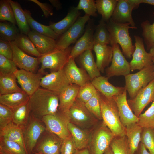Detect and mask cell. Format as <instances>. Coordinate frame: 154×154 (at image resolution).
Segmentation results:
<instances>
[{"instance_id":"cell-1","label":"cell","mask_w":154,"mask_h":154,"mask_svg":"<svg viewBox=\"0 0 154 154\" xmlns=\"http://www.w3.org/2000/svg\"><path fill=\"white\" fill-rule=\"evenodd\" d=\"M30 114L41 120L46 115L53 114L58 110V93L39 88L31 96L28 102Z\"/></svg>"},{"instance_id":"cell-2","label":"cell","mask_w":154,"mask_h":154,"mask_svg":"<svg viewBox=\"0 0 154 154\" xmlns=\"http://www.w3.org/2000/svg\"><path fill=\"white\" fill-rule=\"evenodd\" d=\"M98 92L103 124L109 129L115 137L126 135L125 127L121 122L118 107L113 97H106Z\"/></svg>"},{"instance_id":"cell-3","label":"cell","mask_w":154,"mask_h":154,"mask_svg":"<svg viewBox=\"0 0 154 154\" xmlns=\"http://www.w3.org/2000/svg\"><path fill=\"white\" fill-rule=\"evenodd\" d=\"M130 25L129 23L116 22L111 18L106 23L107 28L110 36L111 46L115 44H119L123 54L129 58H131L135 49L129 35V29H137V27Z\"/></svg>"},{"instance_id":"cell-4","label":"cell","mask_w":154,"mask_h":154,"mask_svg":"<svg viewBox=\"0 0 154 154\" xmlns=\"http://www.w3.org/2000/svg\"><path fill=\"white\" fill-rule=\"evenodd\" d=\"M125 77V87L130 99H133L154 79V65L145 67L136 73L129 74Z\"/></svg>"},{"instance_id":"cell-5","label":"cell","mask_w":154,"mask_h":154,"mask_svg":"<svg viewBox=\"0 0 154 154\" xmlns=\"http://www.w3.org/2000/svg\"><path fill=\"white\" fill-rule=\"evenodd\" d=\"M41 121L47 130L62 139H65L71 135L68 128L69 121L68 113L58 110L54 114L43 116Z\"/></svg>"},{"instance_id":"cell-6","label":"cell","mask_w":154,"mask_h":154,"mask_svg":"<svg viewBox=\"0 0 154 154\" xmlns=\"http://www.w3.org/2000/svg\"><path fill=\"white\" fill-rule=\"evenodd\" d=\"M72 48L70 46L64 49H56L39 57L41 66L39 70L44 72L45 69H48L52 72L63 69L70 58Z\"/></svg>"},{"instance_id":"cell-7","label":"cell","mask_w":154,"mask_h":154,"mask_svg":"<svg viewBox=\"0 0 154 154\" xmlns=\"http://www.w3.org/2000/svg\"><path fill=\"white\" fill-rule=\"evenodd\" d=\"M22 129L25 149L27 154H30L42 134L46 129L41 120L30 114L28 123Z\"/></svg>"},{"instance_id":"cell-8","label":"cell","mask_w":154,"mask_h":154,"mask_svg":"<svg viewBox=\"0 0 154 154\" xmlns=\"http://www.w3.org/2000/svg\"><path fill=\"white\" fill-rule=\"evenodd\" d=\"M70 122L78 127L88 128L95 122V117L77 98L68 113Z\"/></svg>"},{"instance_id":"cell-9","label":"cell","mask_w":154,"mask_h":154,"mask_svg":"<svg viewBox=\"0 0 154 154\" xmlns=\"http://www.w3.org/2000/svg\"><path fill=\"white\" fill-rule=\"evenodd\" d=\"M90 17L86 15L79 17L75 23L64 33L60 35L56 40L57 48L66 49L76 41L83 33L85 24L90 19Z\"/></svg>"},{"instance_id":"cell-10","label":"cell","mask_w":154,"mask_h":154,"mask_svg":"<svg viewBox=\"0 0 154 154\" xmlns=\"http://www.w3.org/2000/svg\"><path fill=\"white\" fill-rule=\"evenodd\" d=\"M113 56L111 64L106 70V76L110 78L115 76H123L130 74L131 68L129 63L120 50L119 45L113 44Z\"/></svg>"},{"instance_id":"cell-11","label":"cell","mask_w":154,"mask_h":154,"mask_svg":"<svg viewBox=\"0 0 154 154\" xmlns=\"http://www.w3.org/2000/svg\"><path fill=\"white\" fill-rule=\"evenodd\" d=\"M62 141V139L46 129L40 136L32 153L60 154Z\"/></svg>"},{"instance_id":"cell-12","label":"cell","mask_w":154,"mask_h":154,"mask_svg":"<svg viewBox=\"0 0 154 154\" xmlns=\"http://www.w3.org/2000/svg\"><path fill=\"white\" fill-rule=\"evenodd\" d=\"M44 74V72L39 70L37 73H34L20 69L14 73L21 88L30 96L40 88L41 79Z\"/></svg>"},{"instance_id":"cell-13","label":"cell","mask_w":154,"mask_h":154,"mask_svg":"<svg viewBox=\"0 0 154 154\" xmlns=\"http://www.w3.org/2000/svg\"><path fill=\"white\" fill-rule=\"evenodd\" d=\"M134 37L135 49L132 55V59L129 63L132 71L140 70L154 64L151 55L145 50L142 38L137 35L134 36Z\"/></svg>"},{"instance_id":"cell-14","label":"cell","mask_w":154,"mask_h":154,"mask_svg":"<svg viewBox=\"0 0 154 154\" xmlns=\"http://www.w3.org/2000/svg\"><path fill=\"white\" fill-rule=\"evenodd\" d=\"M139 5L137 0H118L111 18L116 22L129 23L131 26L136 27L132 17V11Z\"/></svg>"},{"instance_id":"cell-15","label":"cell","mask_w":154,"mask_h":154,"mask_svg":"<svg viewBox=\"0 0 154 154\" xmlns=\"http://www.w3.org/2000/svg\"><path fill=\"white\" fill-rule=\"evenodd\" d=\"M114 137L109 129L102 123L91 138L90 144L92 154H104Z\"/></svg>"},{"instance_id":"cell-16","label":"cell","mask_w":154,"mask_h":154,"mask_svg":"<svg viewBox=\"0 0 154 154\" xmlns=\"http://www.w3.org/2000/svg\"><path fill=\"white\" fill-rule=\"evenodd\" d=\"M127 101L131 110L138 117L146 106L154 101V79L141 89L134 98Z\"/></svg>"},{"instance_id":"cell-17","label":"cell","mask_w":154,"mask_h":154,"mask_svg":"<svg viewBox=\"0 0 154 154\" xmlns=\"http://www.w3.org/2000/svg\"><path fill=\"white\" fill-rule=\"evenodd\" d=\"M13 51V60L20 69L36 73L40 63L39 58L26 54L17 45L14 41L10 42Z\"/></svg>"},{"instance_id":"cell-18","label":"cell","mask_w":154,"mask_h":154,"mask_svg":"<svg viewBox=\"0 0 154 154\" xmlns=\"http://www.w3.org/2000/svg\"><path fill=\"white\" fill-rule=\"evenodd\" d=\"M83 34L76 41L74 46L72 47L70 58L74 59L85 51L92 50L94 45V34L95 27L93 19H90Z\"/></svg>"},{"instance_id":"cell-19","label":"cell","mask_w":154,"mask_h":154,"mask_svg":"<svg viewBox=\"0 0 154 154\" xmlns=\"http://www.w3.org/2000/svg\"><path fill=\"white\" fill-rule=\"evenodd\" d=\"M70 84L63 69L50 72L42 76L41 79L40 86L59 93Z\"/></svg>"},{"instance_id":"cell-20","label":"cell","mask_w":154,"mask_h":154,"mask_svg":"<svg viewBox=\"0 0 154 154\" xmlns=\"http://www.w3.org/2000/svg\"><path fill=\"white\" fill-rule=\"evenodd\" d=\"M75 59L70 58L63 69L70 83L81 87L91 82V80L85 70L78 67Z\"/></svg>"},{"instance_id":"cell-21","label":"cell","mask_w":154,"mask_h":154,"mask_svg":"<svg viewBox=\"0 0 154 154\" xmlns=\"http://www.w3.org/2000/svg\"><path fill=\"white\" fill-rule=\"evenodd\" d=\"M118 110L121 122L125 127L128 125L138 122V119L131 110L127 99V90L113 97Z\"/></svg>"},{"instance_id":"cell-22","label":"cell","mask_w":154,"mask_h":154,"mask_svg":"<svg viewBox=\"0 0 154 154\" xmlns=\"http://www.w3.org/2000/svg\"><path fill=\"white\" fill-rule=\"evenodd\" d=\"M38 52L43 55L57 49L56 40L54 38L31 31L27 35Z\"/></svg>"},{"instance_id":"cell-23","label":"cell","mask_w":154,"mask_h":154,"mask_svg":"<svg viewBox=\"0 0 154 154\" xmlns=\"http://www.w3.org/2000/svg\"><path fill=\"white\" fill-rule=\"evenodd\" d=\"M80 87L75 84H71L58 93L59 110L68 113L77 97Z\"/></svg>"},{"instance_id":"cell-24","label":"cell","mask_w":154,"mask_h":154,"mask_svg":"<svg viewBox=\"0 0 154 154\" xmlns=\"http://www.w3.org/2000/svg\"><path fill=\"white\" fill-rule=\"evenodd\" d=\"M108 78L100 76L94 78L91 82L97 90L108 98L119 94L125 89V87H116L112 85L108 82Z\"/></svg>"},{"instance_id":"cell-25","label":"cell","mask_w":154,"mask_h":154,"mask_svg":"<svg viewBox=\"0 0 154 154\" xmlns=\"http://www.w3.org/2000/svg\"><path fill=\"white\" fill-rule=\"evenodd\" d=\"M92 50L96 55L97 66L99 71L103 73L105 68L111 62L113 54L112 46L94 44Z\"/></svg>"},{"instance_id":"cell-26","label":"cell","mask_w":154,"mask_h":154,"mask_svg":"<svg viewBox=\"0 0 154 154\" xmlns=\"http://www.w3.org/2000/svg\"><path fill=\"white\" fill-rule=\"evenodd\" d=\"M80 12L76 7H72L66 16L57 22L51 23L49 26L56 33L61 35L64 33L76 22Z\"/></svg>"},{"instance_id":"cell-27","label":"cell","mask_w":154,"mask_h":154,"mask_svg":"<svg viewBox=\"0 0 154 154\" xmlns=\"http://www.w3.org/2000/svg\"><path fill=\"white\" fill-rule=\"evenodd\" d=\"M129 154H135L137 151L143 128L136 123H131L125 127Z\"/></svg>"},{"instance_id":"cell-28","label":"cell","mask_w":154,"mask_h":154,"mask_svg":"<svg viewBox=\"0 0 154 154\" xmlns=\"http://www.w3.org/2000/svg\"><path fill=\"white\" fill-rule=\"evenodd\" d=\"M68 128L76 149L80 150L87 148L91 138L88 133L70 122Z\"/></svg>"},{"instance_id":"cell-29","label":"cell","mask_w":154,"mask_h":154,"mask_svg":"<svg viewBox=\"0 0 154 154\" xmlns=\"http://www.w3.org/2000/svg\"><path fill=\"white\" fill-rule=\"evenodd\" d=\"M92 50H87L76 57L78 63L86 72L91 81L95 78L101 76L100 71L94 61Z\"/></svg>"},{"instance_id":"cell-30","label":"cell","mask_w":154,"mask_h":154,"mask_svg":"<svg viewBox=\"0 0 154 154\" xmlns=\"http://www.w3.org/2000/svg\"><path fill=\"white\" fill-rule=\"evenodd\" d=\"M30 97L23 91L0 95V104L12 110L27 102Z\"/></svg>"},{"instance_id":"cell-31","label":"cell","mask_w":154,"mask_h":154,"mask_svg":"<svg viewBox=\"0 0 154 154\" xmlns=\"http://www.w3.org/2000/svg\"><path fill=\"white\" fill-rule=\"evenodd\" d=\"M0 137L17 143L26 150L23 140L22 128L12 121L0 129Z\"/></svg>"},{"instance_id":"cell-32","label":"cell","mask_w":154,"mask_h":154,"mask_svg":"<svg viewBox=\"0 0 154 154\" xmlns=\"http://www.w3.org/2000/svg\"><path fill=\"white\" fill-rule=\"evenodd\" d=\"M13 11L15 18L19 31L27 35L31 31L24 10L17 2L8 0Z\"/></svg>"},{"instance_id":"cell-33","label":"cell","mask_w":154,"mask_h":154,"mask_svg":"<svg viewBox=\"0 0 154 154\" xmlns=\"http://www.w3.org/2000/svg\"><path fill=\"white\" fill-rule=\"evenodd\" d=\"M24 11L29 25L33 30L56 40L58 38L60 35L55 33L49 26L44 25L35 20L32 17L29 11L25 9Z\"/></svg>"},{"instance_id":"cell-34","label":"cell","mask_w":154,"mask_h":154,"mask_svg":"<svg viewBox=\"0 0 154 154\" xmlns=\"http://www.w3.org/2000/svg\"><path fill=\"white\" fill-rule=\"evenodd\" d=\"M14 74H0V95L23 91L17 85Z\"/></svg>"},{"instance_id":"cell-35","label":"cell","mask_w":154,"mask_h":154,"mask_svg":"<svg viewBox=\"0 0 154 154\" xmlns=\"http://www.w3.org/2000/svg\"><path fill=\"white\" fill-rule=\"evenodd\" d=\"M27 35L19 33L14 41L18 47L26 54L36 57H41L42 55L38 52Z\"/></svg>"},{"instance_id":"cell-36","label":"cell","mask_w":154,"mask_h":154,"mask_svg":"<svg viewBox=\"0 0 154 154\" xmlns=\"http://www.w3.org/2000/svg\"><path fill=\"white\" fill-rule=\"evenodd\" d=\"M28 102L12 110V121L22 128L26 125L29 119L30 112Z\"/></svg>"},{"instance_id":"cell-37","label":"cell","mask_w":154,"mask_h":154,"mask_svg":"<svg viewBox=\"0 0 154 154\" xmlns=\"http://www.w3.org/2000/svg\"><path fill=\"white\" fill-rule=\"evenodd\" d=\"M118 0H96L95 1L97 11L106 23L111 18L116 6Z\"/></svg>"},{"instance_id":"cell-38","label":"cell","mask_w":154,"mask_h":154,"mask_svg":"<svg viewBox=\"0 0 154 154\" xmlns=\"http://www.w3.org/2000/svg\"><path fill=\"white\" fill-rule=\"evenodd\" d=\"M93 38L94 44H110V36L107 28L106 23L102 19L97 25L95 27Z\"/></svg>"},{"instance_id":"cell-39","label":"cell","mask_w":154,"mask_h":154,"mask_svg":"<svg viewBox=\"0 0 154 154\" xmlns=\"http://www.w3.org/2000/svg\"><path fill=\"white\" fill-rule=\"evenodd\" d=\"M0 154H28L25 149L17 143L0 137Z\"/></svg>"},{"instance_id":"cell-40","label":"cell","mask_w":154,"mask_h":154,"mask_svg":"<svg viewBox=\"0 0 154 154\" xmlns=\"http://www.w3.org/2000/svg\"><path fill=\"white\" fill-rule=\"evenodd\" d=\"M137 124L143 128H154V101L143 114L138 117Z\"/></svg>"},{"instance_id":"cell-41","label":"cell","mask_w":154,"mask_h":154,"mask_svg":"<svg viewBox=\"0 0 154 154\" xmlns=\"http://www.w3.org/2000/svg\"><path fill=\"white\" fill-rule=\"evenodd\" d=\"M153 14H154V12ZM142 29V35L147 49L149 50L154 44V22L151 24L146 20L141 24Z\"/></svg>"},{"instance_id":"cell-42","label":"cell","mask_w":154,"mask_h":154,"mask_svg":"<svg viewBox=\"0 0 154 154\" xmlns=\"http://www.w3.org/2000/svg\"><path fill=\"white\" fill-rule=\"evenodd\" d=\"M110 147L113 154H129L126 135L115 137L110 143Z\"/></svg>"},{"instance_id":"cell-43","label":"cell","mask_w":154,"mask_h":154,"mask_svg":"<svg viewBox=\"0 0 154 154\" xmlns=\"http://www.w3.org/2000/svg\"><path fill=\"white\" fill-rule=\"evenodd\" d=\"M0 20L16 24L13 10L8 0L0 1Z\"/></svg>"},{"instance_id":"cell-44","label":"cell","mask_w":154,"mask_h":154,"mask_svg":"<svg viewBox=\"0 0 154 154\" xmlns=\"http://www.w3.org/2000/svg\"><path fill=\"white\" fill-rule=\"evenodd\" d=\"M141 142L151 154H154V128H143Z\"/></svg>"},{"instance_id":"cell-45","label":"cell","mask_w":154,"mask_h":154,"mask_svg":"<svg viewBox=\"0 0 154 154\" xmlns=\"http://www.w3.org/2000/svg\"><path fill=\"white\" fill-rule=\"evenodd\" d=\"M97 92V91L90 82L80 87L77 98L85 104Z\"/></svg>"},{"instance_id":"cell-46","label":"cell","mask_w":154,"mask_h":154,"mask_svg":"<svg viewBox=\"0 0 154 154\" xmlns=\"http://www.w3.org/2000/svg\"><path fill=\"white\" fill-rule=\"evenodd\" d=\"M85 105L87 108L95 117L98 119H102L98 91L97 93L85 103Z\"/></svg>"},{"instance_id":"cell-47","label":"cell","mask_w":154,"mask_h":154,"mask_svg":"<svg viewBox=\"0 0 154 154\" xmlns=\"http://www.w3.org/2000/svg\"><path fill=\"white\" fill-rule=\"evenodd\" d=\"M76 8L78 10H83L85 15L90 17L97 16L96 4L94 0H80Z\"/></svg>"},{"instance_id":"cell-48","label":"cell","mask_w":154,"mask_h":154,"mask_svg":"<svg viewBox=\"0 0 154 154\" xmlns=\"http://www.w3.org/2000/svg\"><path fill=\"white\" fill-rule=\"evenodd\" d=\"M13 62L0 55V74H14L18 70Z\"/></svg>"},{"instance_id":"cell-49","label":"cell","mask_w":154,"mask_h":154,"mask_svg":"<svg viewBox=\"0 0 154 154\" xmlns=\"http://www.w3.org/2000/svg\"><path fill=\"white\" fill-rule=\"evenodd\" d=\"M13 115L12 110L0 104V129L12 121Z\"/></svg>"},{"instance_id":"cell-50","label":"cell","mask_w":154,"mask_h":154,"mask_svg":"<svg viewBox=\"0 0 154 154\" xmlns=\"http://www.w3.org/2000/svg\"><path fill=\"white\" fill-rule=\"evenodd\" d=\"M19 31L15 25L11 23L3 33L0 34V38L9 42L14 41L19 33Z\"/></svg>"},{"instance_id":"cell-51","label":"cell","mask_w":154,"mask_h":154,"mask_svg":"<svg viewBox=\"0 0 154 154\" xmlns=\"http://www.w3.org/2000/svg\"><path fill=\"white\" fill-rule=\"evenodd\" d=\"M76 149L71 135L63 140L60 154H73Z\"/></svg>"},{"instance_id":"cell-52","label":"cell","mask_w":154,"mask_h":154,"mask_svg":"<svg viewBox=\"0 0 154 154\" xmlns=\"http://www.w3.org/2000/svg\"><path fill=\"white\" fill-rule=\"evenodd\" d=\"M0 55L13 60V51L10 42L0 38Z\"/></svg>"},{"instance_id":"cell-53","label":"cell","mask_w":154,"mask_h":154,"mask_svg":"<svg viewBox=\"0 0 154 154\" xmlns=\"http://www.w3.org/2000/svg\"><path fill=\"white\" fill-rule=\"evenodd\" d=\"M38 5L41 8L43 11L45 17L47 18L53 15V12L51 6L49 4L46 3H41L37 0H29Z\"/></svg>"},{"instance_id":"cell-54","label":"cell","mask_w":154,"mask_h":154,"mask_svg":"<svg viewBox=\"0 0 154 154\" xmlns=\"http://www.w3.org/2000/svg\"><path fill=\"white\" fill-rule=\"evenodd\" d=\"M11 23L7 21L0 22V34L3 33L8 27Z\"/></svg>"},{"instance_id":"cell-55","label":"cell","mask_w":154,"mask_h":154,"mask_svg":"<svg viewBox=\"0 0 154 154\" xmlns=\"http://www.w3.org/2000/svg\"><path fill=\"white\" fill-rule=\"evenodd\" d=\"M138 154H151L148 152L144 145L141 143H140L138 149Z\"/></svg>"},{"instance_id":"cell-56","label":"cell","mask_w":154,"mask_h":154,"mask_svg":"<svg viewBox=\"0 0 154 154\" xmlns=\"http://www.w3.org/2000/svg\"><path fill=\"white\" fill-rule=\"evenodd\" d=\"M49 1L52 6L57 10H59L62 8V4L59 0H49Z\"/></svg>"},{"instance_id":"cell-57","label":"cell","mask_w":154,"mask_h":154,"mask_svg":"<svg viewBox=\"0 0 154 154\" xmlns=\"http://www.w3.org/2000/svg\"><path fill=\"white\" fill-rule=\"evenodd\" d=\"M73 154H90L89 151L87 148L82 149H76Z\"/></svg>"},{"instance_id":"cell-58","label":"cell","mask_w":154,"mask_h":154,"mask_svg":"<svg viewBox=\"0 0 154 154\" xmlns=\"http://www.w3.org/2000/svg\"><path fill=\"white\" fill-rule=\"evenodd\" d=\"M139 3H145L154 6V0H138Z\"/></svg>"},{"instance_id":"cell-59","label":"cell","mask_w":154,"mask_h":154,"mask_svg":"<svg viewBox=\"0 0 154 154\" xmlns=\"http://www.w3.org/2000/svg\"><path fill=\"white\" fill-rule=\"evenodd\" d=\"M149 52L152 55L153 58H154V44L149 50Z\"/></svg>"},{"instance_id":"cell-60","label":"cell","mask_w":154,"mask_h":154,"mask_svg":"<svg viewBox=\"0 0 154 154\" xmlns=\"http://www.w3.org/2000/svg\"><path fill=\"white\" fill-rule=\"evenodd\" d=\"M104 154H113L110 147L107 149Z\"/></svg>"},{"instance_id":"cell-61","label":"cell","mask_w":154,"mask_h":154,"mask_svg":"<svg viewBox=\"0 0 154 154\" xmlns=\"http://www.w3.org/2000/svg\"><path fill=\"white\" fill-rule=\"evenodd\" d=\"M33 153H34V154H43L42 153H38V152H33Z\"/></svg>"},{"instance_id":"cell-62","label":"cell","mask_w":154,"mask_h":154,"mask_svg":"<svg viewBox=\"0 0 154 154\" xmlns=\"http://www.w3.org/2000/svg\"><path fill=\"white\" fill-rule=\"evenodd\" d=\"M152 60L154 65V58H152Z\"/></svg>"},{"instance_id":"cell-63","label":"cell","mask_w":154,"mask_h":154,"mask_svg":"<svg viewBox=\"0 0 154 154\" xmlns=\"http://www.w3.org/2000/svg\"></svg>"}]
</instances>
